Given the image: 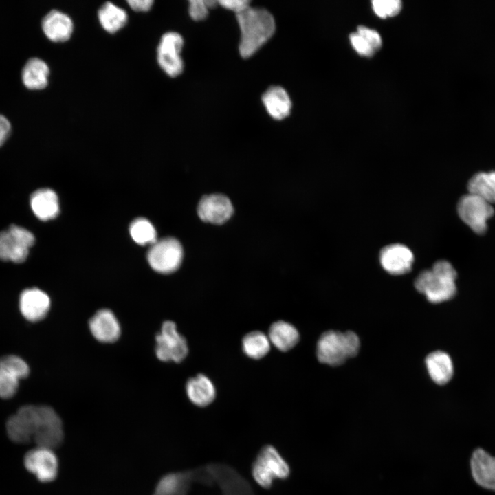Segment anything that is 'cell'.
Instances as JSON below:
<instances>
[{
  "label": "cell",
  "mask_w": 495,
  "mask_h": 495,
  "mask_svg": "<svg viewBox=\"0 0 495 495\" xmlns=\"http://www.w3.org/2000/svg\"><path fill=\"white\" fill-rule=\"evenodd\" d=\"M241 30L239 50L248 58L257 52L274 34L276 24L273 16L263 8H252L236 14Z\"/></svg>",
  "instance_id": "obj_2"
},
{
  "label": "cell",
  "mask_w": 495,
  "mask_h": 495,
  "mask_svg": "<svg viewBox=\"0 0 495 495\" xmlns=\"http://www.w3.org/2000/svg\"><path fill=\"white\" fill-rule=\"evenodd\" d=\"M360 347V339L353 331L329 330L320 337L317 343L316 355L321 363L339 366L347 359L355 357Z\"/></svg>",
  "instance_id": "obj_4"
},
{
  "label": "cell",
  "mask_w": 495,
  "mask_h": 495,
  "mask_svg": "<svg viewBox=\"0 0 495 495\" xmlns=\"http://www.w3.org/2000/svg\"><path fill=\"white\" fill-rule=\"evenodd\" d=\"M457 211L461 219L477 234L486 231L487 221L494 213L491 204L471 193L461 197Z\"/></svg>",
  "instance_id": "obj_9"
},
{
  "label": "cell",
  "mask_w": 495,
  "mask_h": 495,
  "mask_svg": "<svg viewBox=\"0 0 495 495\" xmlns=\"http://www.w3.org/2000/svg\"><path fill=\"white\" fill-rule=\"evenodd\" d=\"M468 189L469 193L477 195L491 204L495 203V170L474 175L468 182Z\"/></svg>",
  "instance_id": "obj_25"
},
{
  "label": "cell",
  "mask_w": 495,
  "mask_h": 495,
  "mask_svg": "<svg viewBox=\"0 0 495 495\" xmlns=\"http://www.w3.org/2000/svg\"><path fill=\"white\" fill-rule=\"evenodd\" d=\"M131 8L136 12H147L150 10L154 1L153 0H129L127 1Z\"/></svg>",
  "instance_id": "obj_37"
},
{
  "label": "cell",
  "mask_w": 495,
  "mask_h": 495,
  "mask_svg": "<svg viewBox=\"0 0 495 495\" xmlns=\"http://www.w3.org/2000/svg\"><path fill=\"white\" fill-rule=\"evenodd\" d=\"M349 41L354 50L361 56L370 57L375 52L369 43L357 32L349 35Z\"/></svg>",
  "instance_id": "obj_32"
},
{
  "label": "cell",
  "mask_w": 495,
  "mask_h": 495,
  "mask_svg": "<svg viewBox=\"0 0 495 495\" xmlns=\"http://www.w3.org/2000/svg\"><path fill=\"white\" fill-rule=\"evenodd\" d=\"M183 45V37L175 32H166L160 38L157 50V63L170 77H176L183 72L184 62L180 55Z\"/></svg>",
  "instance_id": "obj_10"
},
{
  "label": "cell",
  "mask_w": 495,
  "mask_h": 495,
  "mask_svg": "<svg viewBox=\"0 0 495 495\" xmlns=\"http://www.w3.org/2000/svg\"><path fill=\"white\" fill-rule=\"evenodd\" d=\"M24 465L30 472L43 483L54 481L58 473V459L54 450L47 448L36 446L27 452Z\"/></svg>",
  "instance_id": "obj_12"
},
{
  "label": "cell",
  "mask_w": 495,
  "mask_h": 495,
  "mask_svg": "<svg viewBox=\"0 0 495 495\" xmlns=\"http://www.w3.org/2000/svg\"><path fill=\"white\" fill-rule=\"evenodd\" d=\"M357 32L369 43L375 52L382 47V37L376 30L360 25L357 28Z\"/></svg>",
  "instance_id": "obj_33"
},
{
  "label": "cell",
  "mask_w": 495,
  "mask_h": 495,
  "mask_svg": "<svg viewBox=\"0 0 495 495\" xmlns=\"http://www.w3.org/2000/svg\"><path fill=\"white\" fill-rule=\"evenodd\" d=\"M30 206L34 214L42 221L54 219L59 213L58 199L50 188H41L30 197Z\"/></svg>",
  "instance_id": "obj_19"
},
{
  "label": "cell",
  "mask_w": 495,
  "mask_h": 495,
  "mask_svg": "<svg viewBox=\"0 0 495 495\" xmlns=\"http://www.w3.org/2000/svg\"><path fill=\"white\" fill-rule=\"evenodd\" d=\"M262 101L268 113L275 120H283L290 113L292 102L285 89L270 87L263 95Z\"/></svg>",
  "instance_id": "obj_20"
},
{
  "label": "cell",
  "mask_w": 495,
  "mask_h": 495,
  "mask_svg": "<svg viewBox=\"0 0 495 495\" xmlns=\"http://www.w3.org/2000/svg\"><path fill=\"white\" fill-rule=\"evenodd\" d=\"M470 465L473 478L477 484L495 491V457L479 448L474 452Z\"/></svg>",
  "instance_id": "obj_17"
},
{
  "label": "cell",
  "mask_w": 495,
  "mask_h": 495,
  "mask_svg": "<svg viewBox=\"0 0 495 495\" xmlns=\"http://www.w3.org/2000/svg\"><path fill=\"white\" fill-rule=\"evenodd\" d=\"M19 379L0 367V397L9 399L13 397L19 387Z\"/></svg>",
  "instance_id": "obj_31"
},
{
  "label": "cell",
  "mask_w": 495,
  "mask_h": 495,
  "mask_svg": "<svg viewBox=\"0 0 495 495\" xmlns=\"http://www.w3.org/2000/svg\"><path fill=\"white\" fill-rule=\"evenodd\" d=\"M372 8L377 16L385 19L397 15L402 8L400 0H373Z\"/></svg>",
  "instance_id": "obj_30"
},
{
  "label": "cell",
  "mask_w": 495,
  "mask_h": 495,
  "mask_svg": "<svg viewBox=\"0 0 495 495\" xmlns=\"http://www.w3.org/2000/svg\"><path fill=\"white\" fill-rule=\"evenodd\" d=\"M50 68L47 64L37 57L29 58L21 72L24 85L30 89H42L48 84Z\"/></svg>",
  "instance_id": "obj_22"
},
{
  "label": "cell",
  "mask_w": 495,
  "mask_h": 495,
  "mask_svg": "<svg viewBox=\"0 0 495 495\" xmlns=\"http://www.w3.org/2000/svg\"><path fill=\"white\" fill-rule=\"evenodd\" d=\"M456 276V272L450 262L438 261L432 269L419 273L415 280V287L430 302H442L455 296Z\"/></svg>",
  "instance_id": "obj_3"
},
{
  "label": "cell",
  "mask_w": 495,
  "mask_h": 495,
  "mask_svg": "<svg viewBox=\"0 0 495 495\" xmlns=\"http://www.w3.org/2000/svg\"><path fill=\"white\" fill-rule=\"evenodd\" d=\"M41 28L50 41L60 43L69 39L73 33L74 24L67 14L52 10L43 18Z\"/></svg>",
  "instance_id": "obj_16"
},
{
  "label": "cell",
  "mask_w": 495,
  "mask_h": 495,
  "mask_svg": "<svg viewBox=\"0 0 495 495\" xmlns=\"http://www.w3.org/2000/svg\"><path fill=\"white\" fill-rule=\"evenodd\" d=\"M186 476L170 472L162 476L157 482L151 495H183Z\"/></svg>",
  "instance_id": "obj_27"
},
{
  "label": "cell",
  "mask_w": 495,
  "mask_h": 495,
  "mask_svg": "<svg viewBox=\"0 0 495 495\" xmlns=\"http://www.w3.org/2000/svg\"><path fill=\"white\" fill-rule=\"evenodd\" d=\"M11 124L6 117L0 114V146H2L10 136Z\"/></svg>",
  "instance_id": "obj_36"
},
{
  "label": "cell",
  "mask_w": 495,
  "mask_h": 495,
  "mask_svg": "<svg viewBox=\"0 0 495 495\" xmlns=\"http://www.w3.org/2000/svg\"><path fill=\"white\" fill-rule=\"evenodd\" d=\"M129 232L133 241L139 245H151L157 241L156 230L153 224L144 218H138L130 225Z\"/></svg>",
  "instance_id": "obj_28"
},
{
  "label": "cell",
  "mask_w": 495,
  "mask_h": 495,
  "mask_svg": "<svg viewBox=\"0 0 495 495\" xmlns=\"http://www.w3.org/2000/svg\"><path fill=\"white\" fill-rule=\"evenodd\" d=\"M380 261L383 268L388 273L402 275L410 271L414 256L412 251L407 246L394 243L382 249Z\"/></svg>",
  "instance_id": "obj_15"
},
{
  "label": "cell",
  "mask_w": 495,
  "mask_h": 495,
  "mask_svg": "<svg viewBox=\"0 0 495 495\" xmlns=\"http://www.w3.org/2000/svg\"><path fill=\"white\" fill-rule=\"evenodd\" d=\"M0 367L14 375L19 380L27 377L30 373L28 364L21 358L15 355L1 357Z\"/></svg>",
  "instance_id": "obj_29"
},
{
  "label": "cell",
  "mask_w": 495,
  "mask_h": 495,
  "mask_svg": "<svg viewBox=\"0 0 495 495\" xmlns=\"http://www.w3.org/2000/svg\"><path fill=\"white\" fill-rule=\"evenodd\" d=\"M186 392L188 399L199 407L208 406L214 401L216 396L213 383L203 374H199L187 381Z\"/></svg>",
  "instance_id": "obj_18"
},
{
  "label": "cell",
  "mask_w": 495,
  "mask_h": 495,
  "mask_svg": "<svg viewBox=\"0 0 495 495\" xmlns=\"http://www.w3.org/2000/svg\"><path fill=\"white\" fill-rule=\"evenodd\" d=\"M87 327L92 338L104 344H114L122 336V325L111 309H98L89 317Z\"/></svg>",
  "instance_id": "obj_11"
},
{
  "label": "cell",
  "mask_w": 495,
  "mask_h": 495,
  "mask_svg": "<svg viewBox=\"0 0 495 495\" xmlns=\"http://www.w3.org/2000/svg\"><path fill=\"white\" fill-rule=\"evenodd\" d=\"M234 208L230 199L223 194H210L199 201L197 213L199 218L208 223L222 224L233 214Z\"/></svg>",
  "instance_id": "obj_13"
},
{
  "label": "cell",
  "mask_w": 495,
  "mask_h": 495,
  "mask_svg": "<svg viewBox=\"0 0 495 495\" xmlns=\"http://www.w3.org/2000/svg\"><path fill=\"white\" fill-rule=\"evenodd\" d=\"M153 352L159 362L179 363L187 356L188 346L186 338L178 331L177 324L170 320H164L154 336Z\"/></svg>",
  "instance_id": "obj_6"
},
{
  "label": "cell",
  "mask_w": 495,
  "mask_h": 495,
  "mask_svg": "<svg viewBox=\"0 0 495 495\" xmlns=\"http://www.w3.org/2000/svg\"><path fill=\"white\" fill-rule=\"evenodd\" d=\"M34 241V234L27 229L16 225L10 226L7 230L0 232V259L23 263Z\"/></svg>",
  "instance_id": "obj_8"
},
{
  "label": "cell",
  "mask_w": 495,
  "mask_h": 495,
  "mask_svg": "<svg viewBox=\"0 0 495 495\" xmlns=\"http://www.w3.org/2000/svg\"><path fill=\"white\" fill-rule=\"evenodd\" d=\"M218 3L222 7L234 12L236 14L250 6V1L247 0H223L218 1Z\"/></svg>",
  "instance_id": "obj_35"
},
{
  "label": "cell",
  "mask_w": 495,
  "mask_h": 495,
  "mask_svg": "<svg viewBox=\"0 0 495 495\" xmlns=\"http://www.w3.org/2000/svg\"><path fill=\"white\" fill-rule=\"evenodd\" d=\"M209 8L205 0H191L189 1L188 12L195 21H201L206 18Z\"/></svg>",
  "instance_id": "obj_34"
},
{
  "label": "cell",
  "mask_w": 495,
  "mask_h": 495,
  "mask_svg": "<svg viewBox=\"0 0 495 495\" xmlns=\"http://www.w3.org/2000/svg\"><path fill=\"white\" fill-rule=\"evenodd\" d=\"M99 22L109 33H116L127 23L126 11L110 1L105 2L98 12Z\"/></svg>",
  "instance_id": "obj_24"
},
{
  "label": "cell",
  "mask_w": 495,
  "mask_h": 495,
  "mask_svg": "<svg viewBox=\"0 0 495 495\" xmlns=\"http://www.w3.org/2000/svg\"><path fill=\"white\" fill-rule=\"evenodd\" d=\"M14 419L20 432L38 447L54 450L64 441L63 421L50 406H23L14 415Z\"/></svg>",
  "instance_id": "obj_1"
},
{
  "label": "cell",
  "mask_w": 495,
  "mask_h": 495,
  "mask_svg": "<svg viewBox=\"0 0 495 495\" xmlns=\"http://www.w3.org/2000/svg\"><path fill=\"white\" fill-rule=\"evenodd\" d=\"M430 377L436 384L443 385L452 378L454 373L452 361L450 355L442 351L429 353L425 360Z\"/></svg>",
  "instance_id": "obj_21"
},
{
  "label": "cell",
  "mask_w": 495,
  "mask_h": 495,
  "mask_svg": "<svg viewBox=\"0 0 495 495\" xmlns=\"http://www.w3.org/2000/svg\"><path fill=\"white\" fill-rule=\"evenodd\" d=\"M51 307V300L44 291L32 287L23 290L19 297V309L23 317L32 322L43 320Z\"/></svg>",
  "instance_id": "obj_14"
},
{
  "label": "cell",
  "mask_w": 495,
  "mask_h": 495,
  "mask_svg": "<svg viewBox=\"0 0 495 495\" xmlns=\"http://www.w3.org/2000/svg\"><path fill=\"white\" fill-rule=\"evenodd\" d=\"M298 330L292 324L279 320L270 327L268 338L278 350L287 351L292 349L299 340Z\"/></svg>",
  "instance_id": "obj_23"
},
{
  "label": "cell",
  "mask_w": 495,
  "mask_h": 495,
  "mask_svg": "<svg viewBox=\"0 0 495 495\" xmlns=\"http://www.w3.org/2000/svg\"><path fill=\"white\" fill-rule=\"evenodd\" d=\"M243 352L250 358L260 359L267 354L270 349L269 338L259 331H252L244 336L242 340Z\"/></svg>",
  "instance_id": "obj_26"
},
{
  "label": "cell",
  "mask_w": 495,
  "mask_h": 495,
  "mask_svg": "<svg viewBox=\"0 0 495 495\" xmlns=\"http://www.w3.org/2000/svg\"><path fill=\"white\" fill-rule=\"evenodd\" d=\"M183 248L178 240L173 237L157 240L147 253L151 268L157 273L168 274L180 267L183 259Z\"/></svg>",
  "instance_id": "obj_7"
},
{
  "label": "cell",
  "mask_w": 495,
  "mask_h": 495,
  "mask_svg": "<svg viewBox=\"0 0 495 495\" xmlns=\"http://www.w3.org/2000/svg\"><path fill=\"white\" fill-rule=\"evenodd\" d=\"M290 473L288 463L277 449L270 445L260 450L252 468L254 480L263 488L270 487L276 479L287 478Z\"/></svg>",
  "instance_id": "obj_5"
}]
</instances>
